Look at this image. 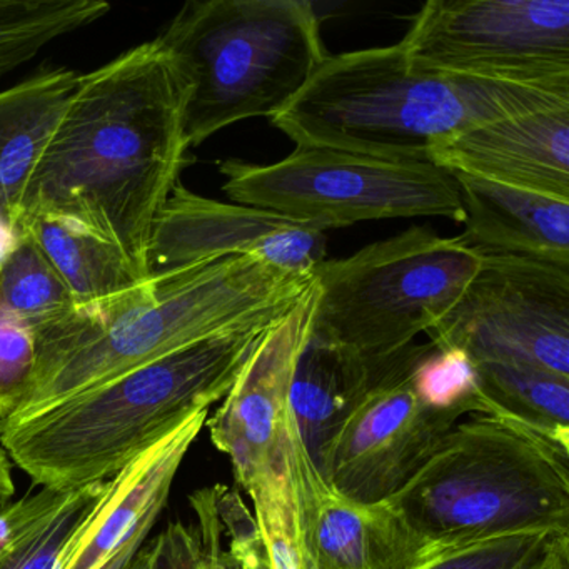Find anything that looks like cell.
I'll return each mask as SVG.
<instances>
[{
    "label": "cell",
    "mask_w": 569,
    "mask_h": 569,
    "mask_svg": "<svg viewBox=\"0 0 569 569\" xmlns=\"http://www.w3.org/2000/svg\"><path fill=\"white\" fill-rule=\"evenodd\" d=\"M184 104V86L156 39L79 76L22 219H71L152 274V232L189 161Z\"/></svg>",
    "instance_id": "1"
},
{
    "label": "cell",
    "mask_w": 569,
    "mask_h": 569,
    "mask_svg": "<svg viewBox=\"0 0 569 569\" xmlns=\"http://www.w3.org/2000/svg\"><path fill=\"white\" fill-rule=\"evenodd\" d=\"M315 276L252 256H222L154 272L112 298L76 306L38 332L34 375L4 421H21L188 346L286 315Z\"/></svg>",
    "instance_id": "2"
},
{
    "label": "cell",
    "mask_w": 569,
    "mask_h": 569,
    "mask_svg": "<svg viewBox=\"0 0 569 569\" xmlns=\"http://www.w3.org/2000/svg\"><path fill=\"white\" fill-rule=\"evenodd\" d=\"M272 325L206 339L31 418L0 421V446L41 488L108 481L189 416L221 401Z\"/></svg>",
    "instance_id": "3"
},
{
    "label": "cell",
    "mask_w": 569,
    "mask_h": 569,
    "mask_svg": "<svg viewBox=\"0 0 569 569\" xmlns=\"http://www.w3.org/2000/svg\"><path fill=\"white\" fill-rule=\"evenodd\" d=\"M555 104H569V91L422 71L396 44L328 56L269 121L296 146L429 161L469 129Z\"/></svg>",
    "instance_id": "4"
},
{
    "label": "cell",
    "mask_w": 569,
    "mask_h": 569,
    "mask_svg": "<svg viewBox=\"0 0 569 569\" xmlns=\"http://www.w3.org/2000/svg\"><path fill=\"white\" fill-rule=\"evenodd\" d=\"M381 502L401 569L509 532H569V449L496 416L469 415Z\"/></svg>",
    "instance_id": "5"
},
{
    "label": "cell",
    "mask_w": 569,
    "mask_h": 569,
    "mask_svg": "<svg viewBox=\"0 0 569 569\" xmlns=\"http://www.w3.org/2000/svg\"><path fill=\"white\" fill-rule=\"evenodd\" d=\"M156 41L184 86L189 149L274 118L328 58L306 0H189Z\"/></svg>",
    "instance_id": "6"
},
{
    "label": "cell",
    "mask_w": 569,
    "mask_h": 569,
    "mask_svg": "<svg viewBox=\"0 0 569 569\" xmlns=\"http://www.w3.org/2000/svg\"><path fill=\"white\" fill-rule=\"evenodd\" d=\"M481 262L458 238L421 226L326 259L315 271L311 336L366 358L396 355L455 308Z\"/></svg>",
    "instance_id": "7"
},
{
    "label": "cell",
    "mask_w": 569,
    "mask_h": 569,
    "mask_svg": "<svg viewBox=\"0 0 569 569\" xmlns=\"http://www.w3.org/2000/svg\"><path fill=\"white\" fill-rule=\"evenodd\" d=\"M222 191L234 204L318 226L322 231L362 221L445 218L465 222L461 189L429 161H392L339 149L296 146L274 164L219 162Z\"/></svg>",
    "instance_id": "8"
},
{
    "label": "cell",
    "mask_w": 569,
    "mask_h": 569,
    "mask_svg": "<svg viewBox=\"0 0 569 569\" xmlns=\"http://www.w3.org/2000/svg\"><path fill=\"white\" fill-rule=\"evenodd\" d=\"M399 46L422 71L569 91V0H429Z\"/></svg>",
    "instance_id": "9"
},
{
    "label": "cell",
    "mask_w": 569,
    "mask_h": 569,
    "mask_svg": "<svg viewBox=\"0 0 569 569\" xmlns=\"http://www.w3.org/2000/svg\"><path fill=\"white\" fill-rule=\"evenodd\" d=\"M436 348L569 379V266L482 254L455 308L426 332Z\"/></svg>",
    "instance_id": "10"
},
{
    "label": "cell",
    "mask_w": 569,
    "mask_h": 569,
    "mask_svg": "<svg viewBox=\"0 0 569 569\" xmlns=\"http://www.w3.org/2000/svg\"><path fill=\"white\" fill-rule=\"evenodd\" d=\"M318 288L266 331L218 411L208 418L212 445L231 461L236 482L256 495L292 478L298 429L291 408L292 379L315 321Z\"/></svg>",
    "instance_id": "11"
},
{
    "label": "cell",
    "mask_w": 569,
    "mask_h": 569,
    "mask_svg": "<svg viewBox=\"0 0 569 569\" xmlns=\"http://www.w3.org/2000/svg\"><path fill=\"white\" fill-rule=\"evenodd\" d=\"M411 371L366 395L322 451L316 466L341 495L385 501L462 419L425 408L412 392Z\"/></svg>",
    "instance_id": "12"
},
{
    "label": "cell",
    "mask_w": 569,
    "mask_h": 569,
    "mask_svg": "<svg viewBox=\"0 0 569 569\" xmlns=\"http://www.w3.org/2000/svg\"><path fill=\"white\" fill-rule=\"evenodd\" d=\"M222 256H252L282 271L315 276L328 259V239L318 226L176 186L152 232V274Z\"/></svg>",
    "instance_id": "13"
},
{
    "label": "cell",
    "mask_w": 569,
    "mask_h": 569,
    "mask_svg": "<svg viewBox=\"0 0 569 569\" xmlns=\"http://www.w3.org/2000/svg\"><path fill=\"white\" fill-rule=\"evenodd\" d=\"M428 159L456 174L569 201V104L485 122L436 146Z\"/></svg>",
    "instance_id": "14"
},
{
    "label": "cell",
    "mask_w": 569,
    "mask_h": 569,
    "mask_svg": "<svg viewBox=\"0 0 569 569\" xmlns=\"http://www.w3.org/2000/svg\"><path fill=\"white\" fill-rule=\"evenodd\" d=\"M299 535L318 569H399L395 536L381 501L361 502L336 491L301 438L292 459Z\"/></svg>",
    "instance_id": "15"
},
{
    "label": "cell",
    "mask_w": 569,
    "mask_h": 569,
    "mask_svg": "<svg viewBox=\"0 0 569 569\" xmlns=\"http://www.w3.org/2000/svg\"><path fill=\"white\" fill-rule=\"evenodd\" d=\"M431 348V342H415L388 358H366L318 341L309 332L292 379L291 408L299 438L315 465L361 399L382 382L411 371Z\"/></svg>",
    "instance_id": "16"
},
{
    "label": "cell",
    "mask_w": 569,
    "mask_h": 569,
    "mask_svg": "<svg viewBox=\"0 0 569 569\" xmlns=\"http://www.w3.org/2000/svg\"><path fill=\"white\" fill-rule=\"evenodd\" d=\"M466 211L459 241L481 254L569 266V201L456 174Z\"/></svg>",
    "instance_id": "17"
},
{
    "label": "cell",
    "mask_w": 569,
    "mask_h": 569,
    "mask_svg": "<svg viewBox=\"0 0 569 569\" xmlns=\"http://www.w3.org/2000/svg\"><path fill=\"white\" fill-rule=\"evenodd\" d=\"M209 409L194 412L109 482L56 569H99L152 499L171 495L172 482L208 422Z\"/></svg>",
    "instance_id": "18"
},
{
    "label": "cell",
    "mask_w": 569,
    "mask_h": 569,
    "mask_svg": "<svg viewBox=\"0 0 569 569\" xmlns=\"http://www.w3.org/2000/svg\"><path fill=\"white\" fill-rule=\"evenodd\" d=\"M78 79L69 69H48L0 91V222L16 234L32 176Z\"/></svg>",
    "instance_id": "19"
},
{
    "label": "cell",
    "mask_w": 569,
    "mask_h": 569,
    "mask_svg": "<svg viewBox=\"0 0 569 569\" xmlns=\"http://www.w3.org/2000/svg\"><path fill=\"white\" fill-rule=\"evenodd\" d=\"M108 481L76 489L41 488L0 508V569H56Z\"/></svg>",
    "instance_id": "20"
},
{
    "label": "cell",
    "mask_w": 569,
    "mask_h": 569,
    "mask_svg": "<svg viewBox=\"0 0 569 569\" xmlns=\"http://www.w3.org/2000/svg\"><path fill=\"white\" fill-rule=\"evenodd\" d=\"M18 234L41 249L68 286L76 306L121 295L152 276L114 242L61 216H26Z\"/></svg>",
    "instance_id": "21"
},
{
    "label": "cell",
    "mask_w": 569,
    "mask_h": 569,
    "mask_svg": "<svg viewBox=\"0 0 569 569\" xmlns=\"http://www.w3.org/2000/svg\"><path fill=\"white\" fill-rule=\"evenodd\" d=\"M485 415L569 449V379L525 366L478 362Z\"/></svg>",
    "instance_id": "22"
},
{
    "label": "cell",
    "mask_w": 569,
    "mask_h": 569,
    "mask_svg": "<svg viewBox=\"0 0 569 569\" xmlns=\"http://www.w3.org/2000/svg\"><path fill=\"white\" fill-rule=\"evenodd\" d=\"M94 22L89 0H0V79Z\"/></svg>",
    "instance_id": "23"
},
{
    "label": "cell",
    "mask_w": 569,
    "mask_h": 569,
    "mask_svg": "<svg viewBox=\"0 0 569 569\" xmlns=\"http://www.w3.org/2000/svg\"><path fill=\"white\" fill-rule=\"evenodd\" d=\"M0 308L28 322L36 332L61 321L76 308L61 276L41 249L22 234L0 259Z\"/></svg>",
    "instance_id": "24"
},
{
    "label": "cell",
    "mask_w": 569,
    "mask_h": 569,
    "mask_svg": "<svg viewBox=\"0 0 569 569\" xmlns=\"http://www.w3.org/2000/svg\"><path fill=\"white\" fill-rule=\"evenodd\" d=\"M191 505L198 528L172 522L156 538L146 539L128 569H226L228 556L211 491L194 492Z\"/></svg>",
    "instance_id": "25"
},
{
    "label": "cell",
    "mask_w": 569,
    "mask_h": 569,
    "mask_svg": "<svg viewBox=\"0 0 569 569\" xmlns=\"http://www.w3.org/2000/svg\"><path fill=\"white\" fill-rule=\"evenodd\" d=\"M412 392L425 408L466 418L485 415L478 362L458 348H432L412 368Z\"/></svg>",
    "instance_id": "26"
},
{
    "label": "cell",
    "mask_w": 569,
    "mask_h": 569,
    "mask_svg": "<svg viewBox=\"0 0 569 569\" xmlns=\"http://www.w3.org/2000/svg\"><path fill=\"white\" fill-rule=\"evenodd\" d=\"M562 535L569 532H509L459 546L409 569H529Z\"/></svg>",
    "instance_id": "27"
},
{
    "label": "cell",
    "mask_w": 569,
    "mask_h": 569,
    "mask_svg": "<svg viewBox=\"0 0 569 569\" xmlns=\"http://www.w3.org/2000/svg\"><path fill=\"white\" fill-rule=\"evenodd\" d=\"M36 358L38 332L0 308V421L8 419L24 398L34 375Z\"/></svg>",
    "instance_id": "28"
},
{
    "label": "cell",
    "mask_w": 569,
    "mask_h": 569,
    "mask_svg": "<svg viewBox=\"0 0 569 569\" xmlns=\"http://www.w3.org/2000/svg\"><path fill=\"white\" fill-rule=\"evenodd\" d=\"M169 495L158 496L152 499L151 505L141 512L134 525L126 532L122 541L119 542L118 548L109 556L108 561L99 569H128L131 566L132 559L138 555L141 546L144 545L146 539L149 538V532L154 528L161 516L162 509L168 505Z\"/></svg>",
    "instance_id": "29"
},
{
    "label": "cell",
    "mask_w": 569,
    "mask_h": 569,
    "mask_svg": "<svg viewBox=\"0 0 569 569\" xmlns=\"http://www.w3.org/2000/svg\"><path fill=\"white\" fill-rule=\"evenodd\" d=\"M529 569H569V535L559 536Z\"/></svg>",
    "instance_id": "30"
},
{
    "label": "cell",
    "mask_w": 569,
    "mask_h": 569,
    "mask_svg": "<svg viewBox=\"0 0 569 569\" xmlns=\"http://www.w3.org/2000/svg\"><path fill=\"white\" fill-rule=\"evenodd\" d=\"M16 486L12 479L11 459L0 446V508L14 499Z\"/></svg>",
    "instance_id": "31"
},
{
    "label": "cell",
    "mask_w": 569,
    "mask_h": 569,
    "mask_svg": "<svg viewBox=\"0 0 569 569\" xmlns=\"http://www.w3.org/2000/svg\"><path fill=\"white\" fill-rule=\"evenodd\" d=\"M301 536V535H299ZM301 569H318L316 568V562L312 561L311 555H309L308 549L302 545L301 539Z\"/></svg>",
    "instance_id": "32"
},
{
    "label": "cell",
    "mask_w": 569,
    "mask_h": 569,
    "mask_svg": "<svg viewBox=\"0 0 569 569\" xmlns=\"http://www.w3.org/2000/svg\"><path fill=\"white\" fill-rule=\"evenodd\" d=\"M226 556H228V565H226V569H246L242 566H239L238 562L232 561L231 556L226 551Z\"/></svg>",
    "instance_id": "33"
}]
</instances>
